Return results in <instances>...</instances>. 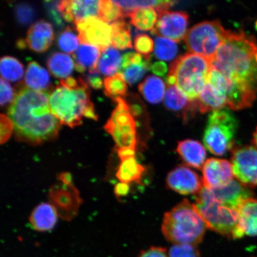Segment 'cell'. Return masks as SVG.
I'll list each match as a JSON object with an SVG mask.
<instances>
[{"label":"cell","mask_w":257,"mask_h":257,"mask_svg":"<svg viewBox=\"0 0 257 257\" xmlns=\"http://www.w3.org/2000/svg\"><path fill=\"white\" fill-rule=\"evenodd\" d=\"M49 93L19 86L8 110L19 142L37 146L56 139L60 121L51 110Z\"/></svg>","instance_id":"cell-1"},{"label":"cell","mask_w":257,"mask_h":257,"mask_svg":"<svg viewBox=\"0 0 257 257\" xmlns=\"http://www.w3.org/2000/svg\"><path fill=\"white\" fill-rule=\"evenodd\" d=\"M210 65L230 82L257 92V41L252 35L228 31Z\"/></svg>","instance_id":"cell-2"},{"label":"cell","mask_w":257,"mask_h":257,"mask_svg":"<svg viewBox=\"0 0 257 257\" xmlns=\"http://www.w3.org/2000/svg\"><path fill=\"white\" fill-rule=\"evenodd\" d=\"M51 110L60 123L74 128L82 124L83 117L97 120L90 89L85 80L69 77L61 80L50 94Z\"/></svg>","instance_id":"cell-3"},{"label":"cell","mask_w":257,"mask_h":257,"mask_svg":"<svg viewBox=\"0 0 257 257\" xmlns=\"http://www.w3.org/2000/svg\"><path fill=\"white\" fill-rule=\"evenodd\" d=\"M195 205L183 200L165 214L162 232L169 242L197 245L202 242L207 229Z\"/></svg>","instance_id":"cell-4"},{"label":"cell","mask_w":257,"mask_h":257,"mask_svg":"<svg viewBox=\"0 0 257 257\" xmlns=\"http://www.w3.org/2000/svg\"><path fill=\"white\" fill-rule=\"evenodd\" d=\"M195 200V205L208 229L228 238L239 239L245 235L239 226L238 209L217 201L204 186L196 195Z\"/></svg>","instance_id":"cell-5"},{"label":"cell","mask_w":257,"mask_h":257,"mask_svg":"<svg viewBox=\"0 0 257 257\" xmlns=\"http://www.w3.org/2000/svg\"><path fill=\"white\" fill-rule=\"evenodd\" d=\"M210 69V61L191 53L174 61L170 67L169 74L175 77L176 85L189 101L195 102L206 85Z\"/></svg>","instance_id":"cell-6"},{"label":"cell","mask_w":257,"mask_h":257,"mask_svg":"<svg viewBox=\"0 0 257 257\" xmlns=\"http://www.w3.org/2000/svg\"><path fill=\"white\" fill-rule=\"evenodd\" d=\"M237 126L236 118L227 109L212 111L204 131V146L214 155H225L233 149Z\"/></svg>","instance_id":"cell-7"},{"label":"cell","mask_w":257,"mask_h":257,"mask_svg":"<svg viewBox=\"0 0 257 257\" xmlns=\"http://www.w3.org/2000/svg\"><path fill=\"white\" fill-rule=\"evenodd\" d=\"M228 31L218 20L201 22L187 32L184 39L186 47L191 53L210 62L223 44Z\"/></svg>","instance_id":"cell-8"},{"label":"cell","mask_w":257,"mask_h":257,"mask_svg":"<svg viewBox=\"0 0 257 257\" xmlns=\"http://www.w3.org/2000/svg\"><path fill=\"white\" fill-rule=\"evenodd\" d=\"M116 107L104 127L110 135L117 149L131 148L136 150L138 144L137 126L130 105L123 98L115 99Z\"/></svg>","instance_id":"cell-9"},{"label":"cell","mask_w":257,"mask_h":257,"mask_svg":"<svg viewBox=\"0 0 257 257\" xmlns=\"http://www.w3.org/2000/svg\"><path fill=\"white\" fill-rule=\"evenodd\" d=\"M75 24L80 43L91 45L102 52L112 45V27L98 16H92Z\"/></svg>","instance_id":"cell-10"},{"label":"cell","mask_w":257,"mask_h":257,"mask_svg":"<svg viewBox=\"0 0 257 257\" xmlns=\"http://www.w3.org/2000/svg\"><path fill=\"white\" fill-rule=\"evenodd\" d=\"M234 176L246 187H257V149L242 146L232 150L231 157Z\"/></svg>","instance_id":"cell-11"},{"label":"cell","mask_w":257,"mask_h":257,"mask_svg":"<svg viewBox=\"0 0 257 257\" xmlns=\"http://www.w3.org/2000/svg\"><path fill=\"white\" fill-rule=\"evenodd\" d=\"M49 198L51 204L63 219L70 220L78 213L81 204L79 192L72 184L56 185L51 188Z\"/></svg>","instance_id":"cell-12"},{"label":"cell","mask_w":257,"mask_h":257,"mask_svg":"<svg viewBox=\"0 0 257 257\" xmlns=\"http://www.w3.org/2000/svg\"><path fill=\"white\" fill-rule=\"evenodd\" d=\"M152 34L157 36L168 38L175 42L185 39L187 34L189 16L184 12L166 11L159 14Z\"/></svg>","instance_id":"cell-13"},{"label":"cell","mask_w":257,"mask_h":257,"mask_svg":"<svg viewBox=\"0 0 257 257\" xmlns=\"http://www.w3.org/2000/svg\"><path fill=\"white\" fill-rule=\"evenodd\" d=\"M166 185L171 190L185 195H197L204 187L202 178L184 165L176 167L168 173Z\"/></svg>","instance_id":"cell-14"},{"label":"cell","mask_w":257,"mask_h":257,"mask_svg":"<svg viewBox=\"0 0 257 257\" xmlns=\"http://www.w3.org/2000/svg\"><path fill=\"white\" fill-rule=\"evenodd\" d=\"M202 175L205 188L223 187L233 181L234 175L232 163L224 159H208L202 168Z\"/></svg>","instance_id":"cell-15"},{"label":"cell","mask_w":257,"mask_h":257,"mask_svg":"<svg viewBox=\"0 0 257 257\" xmlns=\"http://www.w3.org/2000/svg\"><path fill=\"white\" fill-rule=\"evenodd\" d=\"M99 2L95 0H65L60 2L58 8L64 20L75 24L92 16H98Z\"/></svg>","instance_id":"cell-16"},{"label":"cell","mask_w":257,"mask_h":257,"mask_svg":"<svg viewBox=\"0 0 257 257\" xmlns=\"http://www.w3.org/2000/svg\"><path fill=\"white\" fill-rule=\"evenodd\" d=\"M208 189L217 201L237 209H239L240 205L247 199L253 198V196L252 191L249 188L234 180L223 187Z\"/></svg>","instance_id":"cell-17"},{"label":"cell","mask_w":257,"mask_h":257,"mask_svg":"<svg viewBox=\"0 0 257 257\" xmlns=\"http://www.w3.org/2000/svg\"><path fill=\"white\" fill-rule=\"evenodd\" d=\"M150 56H141L137 53H127L122 57L120 68L118 71L123 76L130 85L143 78L150 67Z\"/></svg>","instance_id":"cell-18"},{"label":"cell","mask_w":257,"mask_h":257,"mask_svg":"<svg viewBox=\"0 0 257 257\" xmlns=\"http://www.w3.org/2000/svg\"><path fill=\"white\" fill-rule=\"evenodd\" d=\"M54 35L52 26L45 21H40L32 25L27 33L26 43L31 50L44 53L52 44Z\"/></svg>","instance_id":"cell-19"},{"label":"cell","mask_w":257,"mask_h":257,"mask_svg":"<svg viewBox=\"0 0 257 257\" xmlns=\"http://www.w3.org/2000/svg\"><path fill=\"white\" fill-rule=\"evenodd\" d=\"M176 151L185 164L192 168L200 170L206 162V150L197 141L185 140L179 141Z\"/></svg>","instance_id":"cell-20"},{"label":"cell","mask_w":257,"mask_h":257,"mask_svg":"<svg viewBox=\"0 0 257 257\" xmlns=\"http://www.w3.org/2000/svg\"><path fill=\"white\" fill-rule=\"evenodd\" d=\"M59 214L51 204L42 203L32 211L30 221L34 229L39 232L52 230L57 222Z\"/></svg>","instance_id":"cell-21"},{"label":"cell","mask_w":257,"mask_h":257,"mask_svg":"<svg viewBox=\"0 0 257 257\" xmlns=\"http://www.w3.org/2000/svg\"><path fill=\"white\" fill-rule=\"evenodd\" d=\"M195 102L197 108L202 114L221 110L227 106L226 96L208 81L202 89L198 100Z\"/></svg>","instance_id":"cell-22"},{"label":"cell","mask_w":257,"mask_h":257,"mask_svg":"<svg viewBox=\"0 0 257 257\" xmlns=\"http://www.w3.org/2000/svg\"><path fill=\"white\" fill-rule=\"evenodd\" d=\"M239 226L244 234L257 236V200L247 199L239 209Z\"/></svg>","instance_id":"cell-23"},{"label":"cell","mask_w":257,"mask_h":257,"mask_svg":"<svg viewBox=\"0 0 257 257\" xmlns=\"http://www.w3.org/2000/svg\"><path fill=\"white\" fill-rule=\"evenodd\" d=\"M101 51L96 47L81 44L73 54L75 60V69L78 72L83 73L86 69H97V64L101 56Z\"/></svg>","instance_id":"cell-24"},{"label":"cell","mask_w":257,"mask_h":257,"mask_svg":"<svg viewBox=\"0 0 257 257\" xmlns=\"http://www.w3.org/2000/svg\"><path fill=\"white\" fill-rule=\"evenodd\" d=\"M25 81L28 88L38 91H45L50 85L49 74L36 62L28 64Z\"/></svg>","instance_id":"cell-25"},{"label":"cell","mask_w":257,"mask_h":257,"mask_svg":"<svg viewBox=\"0 0 257 257\" xmlns=\"http://www.w3.org/2000/svg\"><path fill=\"white\" fill-rule=\"evenodd\" d=\"M47 67L51 75L57 78L65 79L71 75L75 63L68 54L55 53L48 58Z\"/></svg>","instance_id":"cell-26"},{"label":"cell","mask_w":257,"mask_h":257,"mask_svg":"<svg viewBox=\"0 0 257 257\" xmlns=\"http://www.w3.org/2000/svg\"><path fill=\"white\" fill-rule=\"evenodd\" d=\"M165 83L155 76H149L139 85V91L147 101L153 104L163 101L165 94Z\"/></svg>","instance_id":"cell-27"},{"label":"cell","mask_w":257,"mask_h":257,"mask_svg":"<svg viewBox=\"0 0 257 257\" xmlns=\"http://www.w3.org/2000/svg\"><path fill=\"white\" fill-rule=\"evenodd\" d=\"M146 171L144 167L138 163L136 157L121 160L116 173V177L120 182L130 184L132 182H139Z\"/></svg>","instance_id":"cell-28"},{"label":"cell","mask_w":257,"mask_h":257,"mask_svg":"<svg viewBox=\"0 0 257 257\" xmlns=\"http://www.w3.org/2000/svg\"><path fill=\"white\" fill-rule=\"evenodd\" d=\"M131 23L140 30L152 31L158 20L156 10L153 8H140L127 13Z\"/></svg>","instance_id":"cell-29"},{"label":"cell","mask_w":257,"mask_h":257,"mask_svg":"<svg viewBox=\"0 0 257 257\" xmlns=\"http://www.w3.org/2000/svg\"><path fill=\"white\" fill-rule=\"evenodd\" d=\"M121 60L119 52L114 47H109L101 52L97 64L98 69L104 75L113 76L119 70Z\"/></svg>","instance_id":"cell-30"},{"label":"cell","mask_w":257,"mask_h":257,"mask_svg":"<svg viewBox=\"0 0 257 257\" xmlns=\"http://www.w3.org/2000/svg\"><path fill=\"white\" fill-rule=\"evenodd\" d=\"M112 46L118 50L133 48L130 25L123 20L112 24Z\"/></svg>","instance_id":"cell-31"},{"label":"cell","mask_w":257,"mask_h":257,"mask_svg":"<svg viewBox=\"0 0 257 257\" xmlns=\"http://www.w3.org/2000/svg\"><path fill=\"white\" fill-rule=\"evenodd\" d=\"M2 78L9 81L20 80L24 76V66L16 58L3 57L0 61Z\"/></svg>","instance_id":"cell-32"},{"label":"cell","mask_w":257,"mask_h":257,"mask_svg":"<svg viewBox=\"0 0 257 257\" xmlns=\"http://www.w3.org/2000/svg\"><path fill=\"white\" fill-rule=\"evenodd\" d=\"M189 99L178 86H168L165 94V104L169 110L179 111L182 110L191 109V103Z\"/></svg>","instance_id":"cell-33"},{"label":"cell","mask_w":257,"mask_h":257,"mask_svg":"<svg viewBox=\"0 0 257 257\" xmlns=\"http://www.w3.org/2000/svg\"><path fill=\"white\" fill-rule=\"evenodd\" d=\"M98 17L111 25L115 22L123 20L127 17V13L113 1L101 0L99 2Z\"/></svg>","instance_id":"cell-34"},{"label":"cell","mask_w":257,"mask_h":257,"mask_svg":"<svg viewBox=\"0 0 257 257\" xmlns=\"http://www.w3.org/2000/svg\"><path fill=\"white\" fill-rule=\"evenodd\" d=\"M127 13L140 8H153L161 14L168 11V9L175 4L173 1H113Z\"/></svg>","instance_id":"cell-35"},{"label":"cell","mask_w":257,"mask_h":257,"mask_svg":"<svg viewBox=\"0 0 257 257\" xmlns=\"http://www.w3.org/2000/svg\"><path fill=\"white\" fill-rule=\"evenodd\" d=\"M104 86L105 94L114 101L117 98H122L121 96L126 94L127 83L123 76L120 73L105 78Z\"/></svg>","instance_id":"cell-36"},{"label":"cell","mask_w":257,"mask_h":257,"mask_svg":"<svg viewBox=\"0 0 257 257\" xmlns=\"http://www.w3.org/2000/svg\"><path fill=\"white\" fill-rule=\"evenodd\" d=\"M178 51V46L175 41L164 37H158L156 38L154 53L159 59L172 60L176 57Z\"/></svg>","instance_id":"cell-37"},{"label":"cell","mask_w":257,"mask_h":257,"mask_svg":"<svg viewBox=\"0 0 257 257\" xmlns=\"http://www.w3.org/2000/svg\"><path fill=\"white\" fill-rule=\"evenodd\" d=\"M79 40L70 27H67L58 37V46L64 52L72 54L78 49Z\"/></svg>","instance_id":"cell-38"},{"label":"cell","mask_w":257,"mask_h":257,"mask_svg":"<svg viewBox=\"0 0 257 257\" xmlns=\"http://www.w3.org/2000/svg\"><path fill=\"white\" fill-rule=\"evenodd\" d=\"M15 14L16 20L22 25L31 24L36 15L33 6L26 3H22L16 6Z\"/></svg>","instance_id":"cell-39"},{"label":"cell","mask_w":257,"mask_h":257,"mask_svg":"<svg viewBox=\"0 0 257 257\" xmlns=\"http://www.w3.org/2000/svg\"><path fill=\"white\" fill-rule=\"evenodd\" d=\"M169 257H200L195 246L189 244H177L170 248Z\"/></svg>","instance_id":"cell-40"},{"label":"cell","mask_w":257,"mask_h":257,"mask_svg":"<svg viewBox=\"0 0 257 257\" xmlns=\"http://www.w3.org/2000/svg\"><path fill=\"white\" fill-rule=\"evenodd\" d=\"M134 47L138 53L150 56L154 50V42L147 34L137 35L134 39Z\"/></svg>","instance_id":"cell-41"},{"label":"cell","mask_w":257,"mask_h":257,"mask_svg":"<svg viewBox=\"0 0 257 257\" xmlns=\"http://www.w3.org/2000/svg\"><path fill=\"white\" fill-rule=\"evenodd\" d=\"M59 3L60 2L57 1H46L44 2L45 7H46L50 18L58 28H62L64 27V23L63 18L60 14L59 8H58Z\"/></svg>","instance_id":"cell-42"},{"label":"cell","mask_w":257,"mask_h":257,"mask_svg":"<svg viewBox=\"0 0 257 257\" xmlns=\"http://www.w3.org/2000/svg\"><path fill=\"white\" fill-rule=\"evenodd\" d=\"M0 127H1V131H0L1 140H0V143L3 144L7 142L9 138H11L13 131H14V126L9 117L2 114L0 115Z\"/></svg>","instance_id":"cell-43"},{"label":"cell","mask_w":257,"mask_h":257,"mask_svg":"<svg viewBox=\"0 0 257 257\" xmlns=\"http://www.w3.org/2000/svg\"><path fill=\"white\" fill-rule=\"evenodd\" d=\"M1 97H0V104L2 106L8 104L14 100V91L11 85L6 80L1 78Z\"/></svg>","instance_id":"cell-44"},{"label":"cell","mask_w":257,"mask_h":257,"mask_svg":"<svg viewBox=\"0 0 257 257\" xmlns=\"http://www.w3.org/2000/svg\"><path fill=\"white\" fill-rule=\"evenodd\" d=\"M86 82L95 89H100L102 88L103 82L101 78L100 72L98 68L89 70L86 77Z\"/></svg>","instance_id":"cell-45"},{"label":"cell","mask_w":257,"mask_h":257,"mask_svg":"<svg viewBox=\"0 0 257 257\" xmlns=\"http://www.w3.org/2000/svg\"><path fill=\"white\" fill-rule=\"evenodd\" d=\"M139 257H168L166 249L162 247L153 246L141 252Z\"/></svg>","instance_id":"cell-46"},{"label":"cell","mask_w":257,"mask_h":257,"mask_svg":"<svg viewBox=\"0 0 257 257\" xmlns=\"http://www.w3.org/2000/svg\"><path fill=\"white\" fill-rule=\"evenodd\" d=\"M152 72L159 76H164L168 72V68L166 63L163 62H157L152 66Z\"/></svg>","instance_id":"cell-47"},{"label":"cell","mask_w":257,"mask_h":257,"mask_svg":"<svg viewBox=\"0 0 257 257\" xmlns=\"http://www.w3.org/2000/svg\"><path fill=\"white\" fill-rule=\"evenodd\" d=\"M130 191V185L126 183L120 182L115 186L114 194L117 197H124Z\"/></svg>","instance_id":"cell-48"},{"label":"cell","mask_w":257,"mask_h":257,"mask_svg":"<svg viewBox=\"0 0 257 257\" xmlns=\"http://www.w3.org/2000/svg\"><path fill=\"white\" fill-rule=\"evenodd\" d=\"M117 153L120 160H122L135 157L136 149H131V148H121V149H117Z\"/></svg>","instance_id":"cell-49"},{"label":"cell","mask_w":257,"mask_h":257,"mask_svg":"<svg viewBox=\"0 0 257 257\" xmlns=\"http://www.w3.org/2000/svg\"><path fill=\"white\" fill-rule=\"evenodd\" d=\"M18 46L19 48H24L27 46V43H26V41L24 40H19L18 42Z\"/></svg>","instance_id":"cell-50"},{"label":"cell","mask_w":257,"mask_h":257,"mask_svg":"<svg viewBox=\"0 0 257 257\" xmlns=\"http://www.w3.org/2000/svg\"><path fill=\"white\" fill-rule=\"evenodd\" d=\"M252 143L253 145L257 148V127L256 128L255 131L253 133V140Z\"/></svg>","instance_id":"cell-51"},{"label":"cell","mask_w":257,"mask_h":257,"mask_svg":"<svg viewBox=\"0 0 257 257\" xmlns=\"http://www.w3.org/2000/svg\"><path fill=\"white\" fill-rule=\"evenodd\" d=\"M255 27H256V30H257V21L256 22Z\"/></svg>","instance_id":"cell-52"}]
</instances>
